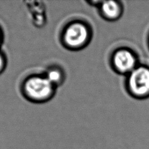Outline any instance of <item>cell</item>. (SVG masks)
Wrapping results in <instances>:
<instances>
[{
    "mask_svg": "<svg viewBox=\"0 0 149 149\" xmlns=\"http://www.w3.org/2000/svg\"><path fill=\"white\" fill-rule=\"evenodd\" d=\"M109 63L114 72L126 77L141 63L139 56L134 49L122 46L116 48L111 53Z\"/></svg>",
    "mask_w": 149,
    "mask_h": 149,
    "instance_id": "277c9868",
    "label": "cell"
},
{
    "mask_svg": "<svg viewBox=\"0 0 149 149\" xmlns=\"http://www.w3.org/2000/svg\"><path fill=\"white\" fill-rule=\"evenodd\" d=\"M3 39H4V35H3V30L0 26V47H1V45L3 42Z\"/></svg>",
    "mask_w": 149,
    "mask_h": 149,
    "instance_id": "ba28073f",
    "label": "cell"
},
{
    "mask_svg": "<svg viewBox=\"0 0 149 149\" xmlns=\"http://www.w3.org/2000/svg\"><path fill=\"white\" fill-rule=\"evenodd\" d=\"M92 34V29L88 23L82 20H73L63 26L60 33V41L66 49L79 50L90 43Z\"/></svg>",
    "mask_w": 149,
    "mask_h": 149,
    "instance_id": "7a4b0ae2",
    "label": "cell"
},
{
    "mask_svg": "<svg viewBox=\"0 0 149 149\" xmlns=\"http://www.w3.org/2000/svg\"><path fill=\"white\" fill-rule=\"evenodd\" d=\"M7 60L6 55L3 52L0 50V74H1L5 71L7 67Z\"/></svg>",
    "mask_w": 149,
    "mask_h": 149,
    "instance_id": "52a82bcc",
    "label": "cell"
},
{
    "mask_svg": "<svg viewBox=\"0 0 149 149\" xmlns=\"http://www.w3.org/2000/svg\"><path fill=\"white\" fill-rule=\"evenodd\" d=\"M97 7L100 15L109 22L119 20L124 10V5L120 1H102Z\"/></svg>",
    "mask_w": 149,
    "mask_h": 149,
    "instance_id": "5b68a950",
    "label": "cell"
},
{
    "mask_svg": "<svg viewBox=\"0 0 149 149\" xmlns=\"http://www.w3.org/2000/svg\"><path fill=\"white\" fill-rule=\"evenodd\" d=\"M42 73L56 88L61 86L65 81V71L59 65H50Z\"/></svg>",
    "mask_w": 149,
    "mask_h": 149,
    "instance_id": "8992f818",
    "label": "cell"
},
{
    "mask_svg": "<svg viewBox=\"0 0 149 149\" xmlns=\"http://www.w3.org/2000/svg\"><path fill=\"white\" fill-rule=\"evenodd\" d=\"M124 86L127 94L136 100L149 97V65L140 64L125 77Z\"/></svg>",
    "mask_w": 149,
    "mask_h": 149,
    "instance_id": "3957f363",
    "label": "cell"
},
{
    "mask_svg": "<svg viewBox=\"0 0 149 149\" xmlns=\"http://www.w3.org/2000/svg\"><path fill=\"white\" fill-rule=\"evenodd\" d=\"M147 42H148V48H149V32H148V41H147Z\"/></svg>",
    "mask_w": 149,
    "mask_h": 149,
    "instance_id": "9c48e42d",
    "label": "cell"
},
{
    "mask_svg": "<svg viewBox=\"0 0 149 149\" xmlns=\"http://www.w3.org/2000/svg\"><path fill=\"white\" fill-rule=\"evenodd\" d=\"M56 88L43 73L30 74L23 80L20 90L23 96L31 102L42 103L54 96Z\"/></svg>",
    "mask_w": 149,
    "mask_h": 149,
    "instance_id": "6da1fadb",
    "label": "cell"
}]
</instances>
